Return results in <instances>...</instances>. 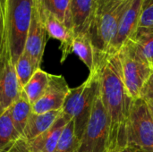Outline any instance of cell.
Segmentation results:
<instances>
[{
    "instance_id": "cell-20",
    "label": "cell",
    "mask_w": 153,
    "mask_h": 152,
    "mask_svg": "<svg viewBox=\"0 0 153 152\" xmlns=\"http://www.w3.org/2000/svg\"><path fill=\"white\" fill-rule=\"evenodd\" d=\"M21 137L13 126L10 108L0 116V152H7Z\"/></svg>"
},
{
    "instance_id": "cell-12",
    "label": "cell",
    "mask_w": 153,
    "mask_h": 152,
    "mask_svg": "<svg viewBox=\"0 0 153 152\" xmlns=\"http://www.w3.org/2000/svg\"><path fill=\"white\" fill-rule=\"evenodd\" d=\"M70 89L63 75L49 74L46 91L32 105V113L39 115L49 111L61 110Z\"/></svg>"
},
{
    "instance_id": "cell-11",
    "label": "cell",
    "mask_w": 153,
    "mask_h": 152,
    "mask_svg": "<svg viewBox=\"0 0 153 152\" xmlns=\"http://www.w3.org/2000/svg\"><path fill=\"white\" fill-rule=\"evenodd\" d=\"M47 34L48 33L37 0H34L30 25L28 31L24 52H26L30 57L33 66L36 70L40 68L39 65L42 61L47 43Z\"/></svg>"
},
{
    "instance_id": "cell-2",
    "label": "cell",
    "mask_w": 153,
    "mask_h": 152,
    "mask_svg": "<svg viewBox=\"0 0 153 152\" xmlns=\"http://www.w3.org/2000/svg\"><path fill=\"white\" fill-rule=\"evenodd\" d=\"M129 0H99L89 33L96 50L98 66L109 50L120 17Z\"/></svg>"
},
{
    "instance_id": "cell-25",
    "label": "cell",
    "mask_w": 153,
    "mask_h": 152,
    "mask_svg": "<svg viewBox=\"0 0 153 152\" xmlns=\"http://www.w3.org/2000/svg\"><path fill=\"white\" fill-rule=\"evenodd\" d=\"M5 6L6 0H0V46L7 41L5 36Z\"/></svg>"
},
{
    "instance_id": "cell-8",
    "label": "cell",
    "mask_w": 153,
    "mask_h": 152,
    "mask_svg": "<svg viewBox=\"0 0 153 152\" xmlns=\"http://www.w3.org/2000/svg\"><path fill=\"white\" fill-rule=\"evenodd\" d=\"M21 93L15 65L5 41L0 46V116L11 108Z\"/></svg>"
},
{
    "instance_id": "cell-19",
    "label": "cell",
    "mask_w": 153,
    "mask_h": 152,
    "mask_svg": "<svg viewBox=\"0 0 153 152\" xmlns=\"http://www.w3.org/2000/svg\"><path fill=\"white\" fill-rule=\"evenodd\" d=\"M41 10L50 13L73 30L71 0H37Z\"/></svg>"
},
{
    "instance_id": "cell-26",
    "label": "cell",
    "mask_w": 153,
    "mask_h": 152,
    "mask_svg": "<svg viewBox=\"0 0 153 152\" xmlns=\"http://www.w3.org/2000/svg\"><path fill=\"white\" fill-rule=\"evenodd\" d=\"M140 98L144 99L145 101L148 100L153 101V73L148 80V82L145 83V85L143 86Z\"/></svg>"
},
{
    "instance_id": "cell-10",
    "label": "cell",
    "mask_w": 153,
    "mask_h": 152,
    "mask_svg": "<svg viewBox=\"0 0 153 152\" xmlns=\"http://www.w3.org/2000/svg\"><path fill=\"white\" fill-rule=\"evenodd\" d=\"M142 8L143 0L128 1V4L120 17L116 35L109 47L108 54H117L123 46L134 37L139 28Z\"/></svg>"
},
{
    "instance_id": "cell-1",
    "label": "cell",
    "mask_w": 153,
    "mask_h": 152,
    "mask_svg": "<svg viewBox=\"0 0 153 152\" xmlns=\"http://www.w3.org/2000/svg\"><path fill=\"white\" fill-rule=\"evenodd\" d=\"M99 66L100 92L108 125L107 152H112L129 145L134 99L125 87L118 54L107 55L100 62Z\"/></svg>"
},
{
    "instance_id": "cell-5",
    "label": "cell",
    "mask_w": 153,
    "mask_h": 152,
    "mask_svg": "<svg viewBox=\"0 0 153 152\" xmlns=\"http://www.w3.org/2000/svg\"><path fill=\"white\" fill-rule=\"evenodd\" d=\"M117 54L125 87L134 100L140 99L143 86L153 73V66L131 39Z\"/></svg>"
},
{
    "instance_id": "cell-4",
    "label": "cell",
    "mask_w": 153,
    "mask_h": 152,
    "mask_svg": "<svg viewBox=\"0 0 153 152\" xmlns=\"http://www.w3.org/2000/svg\"><path fill=\"white\" fill-rule=\"evenodd\" d=\"M34 0H6L5 36L13 64L24 52Z\"/></svg>"
},
{
    "instance_id": "cell-3",
    "label": "cell",
    "mask_w": 153,
    "mask_h": 152,
    "mask_svg": "<svg viewBox=\"0 0 153 152\" xmlns=\"http://www.w3.org/2000/svg\"><path fill=\"white\" fill-rule=\"evenodd\" d=\"M100 67L91 73L87 80L80 86L70 89L62 108V113L73 119L74 133L79 142L90 119L94 98L100 85Z\"/></svg>"
},
{
    "instance_id": "cell-22",
    "label": "cell",
    "mask_w": 153,
    "mask_h": 152,
    "mask_svg": "<svg viewBox=\"0 0 153 152\" xmlns=\"http://www.w3.org/2000/svg\"><path fill=\"white\" fill-rule=\"evenodd\" d=\"M79 140L74 133V124L73 119L65 127L54 152H77Z\"/></svg>"
},
{
    "instance_id": "cell-23",
    "label": "cell",
    "mask_w": 153,
    "mask_h": 152,
    "mask_svg": "<svg viewBox=\"0 0 153 152\" xmlns=\"http://www.w3.org/2000/svg\"><path fill=\"white\" fill-rule=\"evenodd\" d=\"M14 65H15L18 82L21 89L22 90L32 77L36 69L33 66L30 57L26 52H23L21 55V56L19 57V59L17 60Z\"/></svg>"
},
{
    "instance_id": "cell-29",
    "label": "cell",
    "mask_w": 153,
    "mask_h": 152,
    "mask_svg": "<svg viewBox=\"0 0 153 152\" xmlns=\"http://www.w3.org/2000/svg\"><path fill=\"white\" fill-rule=\"evenodd\" d=\"M152 4L153 0H143V7L150 5V4Z\"/></svg>"
},
{
    "instance_id": "cell-14",
    "label": "cell",
    "mask_w": 153,
    "mask_h": 152,
    "mask_svg": "<svg viewBox=\"0 0 153 152\" xmlns=\"http://www.w3.org/2000/svg\"><path fill=\"white\" fill-rule=\"evenodd\" d=\"M99 0H71V13L74 34L89 31Z\"/></svg>"
},
{
    "instance_id": "cell-15",
    "label": "cell",
    "mask_w": 153,
    "mask_h": 152,
    "mask_svg": "<svg viewBox=\"0 0 153 152\" xmlns=\"http://www.w3.org/2000/svg\"><path fill=\"white\" fill-rule=\"evenodd\" d=\"M72 52L84 63V65L89 68L90 73H94L99 69L100 66H98L96 50L89 31H81L74 34Z\"/></svg>"
},
{
    "instance_id": "cell-16",
    "label": "cell",
    "mask_w": 153,
    "mask_h": 152,
    "mask_svg": "<svg viewBox=\"0 0 153 152\" xmlns=\"http://www.w3.org/2000/svg\"><path fill=\"white\" fill-rule=\"evenodd\" d=\"M61 112L62 109L49 111L39 115L31 113L21 138L25 141H30L39 136L53 125Z\"/></svg>"
},
{
    "instance_id": "cell-24",
    "label": "cell",
    "mask_w": 153,
    "mask_h": 152,
    "mask_svg": "<svg viewBox=\"0 0 153 152\" xmlns=\"http://www.w3.org/2000/svg\"><path fill=\"white\" fill-rule=\"evenodd\" d=\"M139 27H153V4L142 8L139 20Z\"/></svg>"
},
{
    "instance_id": "cell-6",
    "label": "cell",
    "mask_w": 153,
    "mask_h": 152,
    "mask_svg": "<svg viewBox=\"0 0 153 152\" xmlns=\"http://www.w3.org/2000/svg\"><path fill=\"white\" fill-rule=\"evenodd\" d=\"M108 139V118L102 101L100 85H99L91 114L80 139L77 152H107Z\"/></svg>"
},
{
    "instance_id": "cell-7",
    "label": "cell",
    "mask_w": 153,
    "mask_h": 152,
    "mask_svg": "<svg viewBox=\"0 0 153 152\" xmlns=\"http://www.w3.org/2000/svg\"><path fill=\"white\" fill-rule=\"evenodd\" d=\"M128 142L138 151L153 152V117L147 102L141 98L134 100Z\"/></svg>"
},
{
    "instance_id": "cell-17",
    "label": "cell",
    "mask_w": 153,
    "mask_h": 152,
    "mask_svg": "<svg viewBox=\"0 0 153 152\" xmlns=\"http://www.w3.org/2000/svg\"><path fill=\"white\" fill-rule=\"evenodd\" d=\"M48 81L49 73L39 68L35 71L29 82L22 90L31 106L42 97L48 85Z\"/></svg>"
},
{
    "instance_id": "cell-21",
    "label": "cell",
    "mask_w": 153,
    "mask_h": 152,
    "mask_svg": "<svg viewBox=\"0 0 153 152\" xmlns=\"http://www.w3.org/2000/svg\"><path fill=\"white\" fill-rule=\"evenodd\" d=\"M131 40L153 66V27H139Z\"/></svg>"
},
{
    "instance_id": "cell-27",
    "label": "cell",
    "mask_w": 153,
    "mask_h": 152,
    "mask_svg": "<svg viewBox=\"0 0 153 152\" xmlns=\"http://www.w3.org/2000/svg\"><path fill=\"white\" fill-rule=\"evenodd\" d=\"M112 152H138V151L134 147L128 145V146H126L125 148H122V149H119V150H117V151Z\"/></svg>"
},
{
    "instance_id": "cell-18",
    "label": "cell",
    "mask_w": 153,
    "mask_h": 152,
    "mask_svg": "<svg viewBox=\"0 0 153 152\" xmlns=\"http://www.w3.org/2000/svg\"><path fill=\"white\" fill-rule=\"evenodd\" d=\"M31 113L32 106L29 102L25 94L22 91L20 98L10 108V114L13 126L21 136Z\"/></svg>"
},
{
    "instance_id": "cell-9",
    "label": "cell",
    "mask_w": 153,
    "mask_h": 152,
    "mask_svg": "<svg viewBox=\"0 0 153 152\" xmlns=\"http://www.w3.org/2000/svg\"><path fill=\"white\" fill-rule=\"evenodd\" d=\"M71 120L61 112L56 122L48 131L30 141H25L20 137L8 151L54 152L65 127Z\"/></svg>"
},
{
    "instance_id": "cell-30",
    "label": "cell",
    "mask_w": 153,
    "mask_h": 152,
    "mask_svg": "<svg viewBox=\"0 0 153 152\" xmlns=\"http://www.w3.org/2000/svg\"><path fill=\"white\" fill-rule=\"evenodd\" d=\"M8 152H12V151H8Z\"/></svg>"
},
{
    "instance_id": "cell-13",
    "label": "cell",
    "mask_w": 153,
    "mask_h": 152,
    "mask_svg": "<svg viewBox=\"0 0 153 152\" xmlns=\"http://www.w3.org/2000/svg\"><path fill=\"white\" fill-rule=\"evenodd\" d=\"M39 8L48 35L53 39H57L60 42L59 48L62 51L61 63H63L66 59V57L72 53V45L74 37V32L73 30L69 29L64 22H62L59 19H57L55 15L41 10L39 5Z\"/></svg>"
},
{
    "instance_id": "cell-28",
    "label": "cell",
    "mask_w": 153,
    "mask_h": 152,
    "mask_svg": "<svg viewBox=\"0 0 153 152\" xmlns=\"http://www.w3.org/2000/svg\"><path fill=\"white\" fill-rule=\"evenodd\" d=\"M146 102H147V104H148V106H149L150 111H151L152 116L153 117V101L152 100H148V101H146Z\"/></svg>"
}]
</instances>
